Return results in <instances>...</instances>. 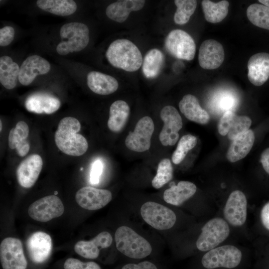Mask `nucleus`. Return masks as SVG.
<instances>
[{
	"instance_id": "obj_1",
	"label": "nucleus",
	"mask_w": 269,
	"mask_h": 269,
	"mask_svg": "<svg viewBox=\"0 0 269 269\" xmlns=\"http://www.w3.org/2000/svg\"><path fill=\"white\" fill-rule=\"evenodd\" d=\"M81 124L76 118L67 117L59 122L54 134L57 147L66 154L78 156L84 154L88 147L86 139L78 134Z\"/></svg>"
},
{
	"instance_id": "obj_42",
	"label": "nucleus",
	"mask_w": 269,
	"mask_h": 269,
	"mask_svg": "<svg viewBox=\"0 0 269 269\" xmlns=\"http://www.w3.org/2000/svg\"><path fill=\"white\" fill-rule=\"evenodd\" d=\"M235 99L230 95H225L222 96L218 102L219 108L223 110L225 112L227 111H231V109L235 105Z\"/></svg>"
},
{
	"instance_id": "obj_11",
	"label": "nucleus",
	"mask_w": 269,
	"mask_h": 269,
	"mask_svg": "<svg viewBox=\"0 0 269 269\" xmlns=\"http://www.w3.org/2000/svg\"><path fill=\"white\" fill-rule=\"evenodd\" d=\"M154 130L152 119L148 116L141 118L137 122L134 130L126 138L125 144L129 149L143 152L149 149L151 138Z\"/></svg>"
},
{
	"instance_id": "obj_29",
	"label": "nucleus",
	"mask_w": 269,
	"mask_h": 269,
	"mask_svg": "<svg viewBox=\"0 0 269 269\" xmlns=\"http://www.w3.org/2000/svg\"><path fill=\"white\" fill-rule=\"evenodd\" d=\"M20 68L7 56L0 58V82L7 89H13L18 79Z\"/></svg>"
},
{
	"instance_id": "obj_43",
	"label": "nucleus",
	"mask_w": 269,
	"mask_h": 269,
	"mask_svg": "<svg viewBox=\"0 0 269 269\" xmlns=\"http://www.w3.org/2000/svg\"><path fill=\"white\" fill-rule=\"evenodd\" d=\"M122 269H158L151 262L144 261L138 264H128L124 266Z\"/></svg>"
},
{
	"instance_id": "obj_25",
	"label": "nucleus",
	"mask_w": 269,
	"mask_h": 269,
	"mask_svg": "<svg viewBox=\"0 0 269 269\" xmlns=\"http://www.w3.org/2000/svg\"><path fill=\"white\" fill-rule=\"evenodd\" d=\"M255 141L254 132L249 130L238 136L231 143L226 154L227 159L235 162L244 158L251 150Z\"/></svg>"
},
{
	"instance_id": "obj_9",
	"label": "nucleus",
	"mask_w": 269,
	"mask_h": 269,
	"mask_svg": "<svg viewBox=\"0 0 269 269\" xmlns=\"http://www.w3.org/2000/svg\"><path fill=\"white\" fill-rule=\"evenodd\" d=\"M0 260L3 269H26L21 241L13 237L4 239L0 245Z\"/></svg>"
},
{
	"instance_id": "obj_27",
	"label": "nucleus",
	"mask_w": 269,
	"mask_h": 269,
	"mask_svg": "<svg viewBox=\"0 0 269 269\" xmlns=\"http://www.w3.org/2000/svg\"><path fill=\"white\" fill-rule=\"evenodd\" d=\"M29 134V128L24 121L17 122L15 128L9 132L8 146L10 148L16 149L18 155L25 156L30 149L29 143L26 140Z\"/></svg>"
},
{
	"instance_id": "obj_5",
	"label": "nucleus",
	"mask_w": 269,
	"mask_h": 269,
	"mask_svg": "<svg viewBox=\"0 0 269 269\" xmlns=\"http://www.w3.org/2000/svg\"><path fill=\"white\" fill-rule=\"evenodd\" d=\"M196 241V247L201 251H209L223 242L230 233L228 223L223 219L215 218L208 221L202 228Z\"/></svg>"
},
{
	"instance_id": "obj_32",
	"label": "nucleus",
	"mask_w": 269,
	"mask_h": 269,
	"mask_svg": "<svg viewBox=\"0 0 269 269\" xmlns=\"http://www.w3.org/2000/svg\"><path fill=\"white\" fill-rule=\"evenodd\" d=\"M201 4L205 19L209 22H220L228 13L229 2L227 0L214 2L209 0H204Z\"/></svg>"
},
{
	"instance_id": "obj_23",
	"label": "nucleus",
	"mask_w": 269,
	"mask_h": 269,
	"mask_svg": "<svg viewBox=\"0 0 269 269\" xmlns=\"http://www.w3.org/2000/svg\"><path fill=\"white\" fill-rule=\"evenodd\" d=\"M145 2L144 0H118L107 6L106 14L111 20L122 23L127 20L132 11L142 9Z\"/></svg>"
},
{
	"instance_id": "obj_20",
	"label": "nucleus",
	"mask_w": 269,
	"mask_h": 269,
	"mask_svg": "<svg viewBox=\"0 0 269 269\" xmlns=\"http://www.w3.org/2000/svg\"><path fill=\"white\" fill-rule=\"evenodd\" d=\"M248 77L253 85H263L269 78V53L261 52L252 55L248 62Z\"/></svg>"
},
{
	"instance_id": "obj_33",
	"label": "nucleus",
	"mask_w": 269,
	"mask_h": 269,
	"mask_svg": "<svg viewBox=\"0 0 269 269\" xmlns=\"http://www.w3.org/2000/svg\"><path fill=\"white\" fill-rule=\"evenodd\" d=\"M247 15L254 25L269 30V7L263 4L254 3L248 7Z\"/></svg>"
},
{
	"instance_id": "obj_38",
	"label": "nucleus",
	"mask_w": 269,
	"mask_h": 269,
	"mask_svg": "<svg viewBox=\"0 0 269 269\" xmlns=\"http://www.w3.org/2000/svg\"><path fill=\"white\" fill-rule=\"evenodd\" d=\"M236 116L232 110L227 111L223 114L217 125L218 131L221 135L228 134Z\"/></svg>"
},
{
	"instance_id": "obj_12",
	"label": "nucleus",
	"mask_w": 269,
	"mask_h": 269,
	"mask_svg": "<svg viewBox=\"0 0 269 269\" xmlns=\"http://www.w3.org/2000/svg\"><path fill=\"white\" fill-rule=\"evenodd\" d=\"M160 116L164 125L159 134V138L164 146L174 145L179 138V131L182 127V121L177 109L172 106H164Z\"/></svg>"
},
{
	"instance_id": "obj_10",
	"label": "nucleus",
	"mask_w": 269,
	"mask_h": 269,
	"mask_svg": "<svg viewBox=\"0 0 269 269\" xmlns=\"http://www.w3.org/2000/svg\"><path fill=\"white\" fill-rule=\"evenodd\" d=\"M64 207L61 199L56 195H51L41 198L29 207L28 213L33 220L46 222L61 216Z\"/></svg>"
},
{
	"instance_id": "obj_4",
	"label": "nucleus",
	"mask_w": 269,
	"mask_h": 269,
	"mask_svg": "<svg viewBox=\"0 0 269 269\" xmlns=\"http://www.w3.org/2000/svg\"><path fill=\"white\" fill-rule=\"evenodd\" d=\"M60 35L63 41L57 45L56 51L61 55L80 51L89 42V28L81 22H71L64 24L60 28Z\"/></svg>"
},
{
	"instance_id": "obj_6",
	"label": "nucleus",
	"mask_w": 269,
	"mask_h": 269,
	"mask_svg": "<svg viewBox=\"0 0 269 269\" xmlns=\"http://www.w3.org/2000/svg\"><path fill=\"white\" fill-rule=\"evenodd\" d=\"M242 257V252L237 248L232 245H224L207 252L203 256L201 263L207 269H233L240 264Z\"/></svg>"
},
{
	"instance_id": "obj_44",
	"label": "nucleus",
	"mask_w": 269,
	"mask_h": 269,
	"mask_svg": "<svg viewBox=\"0 0 269 269\" xmlns=\"http://www.w3.org/2000/svg\"><path fill=\"white\" fill-rule=\"evenodd\" d=\"M261 217L263 225L269 230V202L267 203L262 208Z\"/></svg>"
},
{
	"instance_id": "obj_35",
	"label": "nucleus",
	"mask_w": 269,
	"mask_h": 269,
	"mask_svg": "<svg viewBox=\"0 0 269 269\" xmlns=\"http://www.w3.org/2000/svg\"><path fill=\"white\" fill-rule=\"evenodd\" d=\"M197 142V138L194 135L188 134L182 136L172 154L171 157L172 162L176 164L182 162L188 152L195 146Z\"/></svg>"
},
{
	"instance_id": "obj_34",
	"label": "nucleus",
	"mask_w": 269,
	"mask_h": 269,
	"mask_svg": "<svg viewBox=\"0 0 269 269\" xmlns=\"http://www.w3.org/2000/svg\"><path fill=\"white\" fill-rule=\"evenodd\" d=\"M174 2L177 6V9L174 15L175 23L179 25L187 23L196 9L197 1L175 0Z\"/></svg>"
},
{
	"instance_id": "obj_7",
	"label": "nucleus",
	"mask_w": 269,
	"mask_h": 269,
	"mask_svg": "<svg viewBox=\"0 0 269 269\" xmlns=\"http://www.w3.org/2000/svg\"><path fill=\"white\" fill-rule=\"evenodd\" d=\"M140 214L147 224L159 230L172 228L176 220V215L172 210L152 201L145 202L141 206Z\"/></svg>"
},
{
	"instance_id": "obj_17",
	"label": "nucleus",
	"mask_w": 269,
	"mask_h": 269,
	"mask_svg": "<svg viewBox=\"0 0 269 269\" xmlns=\"http://www.w3.org/2000/svg\"><path fill=\"white\" fill-rule=\"evenodd\" d=\"M43 161L37 154L28 156L19 164L16 170L18 183L24 188L31 187L36 182L41 171Z\"/></svg>"
},
{
	"instance_id": "obj_24",
	"label": "nucleus",
	"mask_w": 269,
	"mask_h": 269,
	"mask_svg": "<svg viewBox=\"0 0 269 269\" xmlns=\"http://www.w3.org/2000/svg\"><path fill=\"white\" fill-rule=\"evenodd\" d=\"M87 83L92 91L102 95L112 94L119 87L118 82L115 78L98 71H91L88 73Z\"/></svg>"
},
{
	"instance_id": "obj_37",
	"label": "nucleus",
	"mask_w": 269,
	"mask_h": 269,
	"mask_svg": "<svg viewBox=\"0 0 269 269\" xmlns=\"http://www.w3.org/2000/svg\"><path fill=\"white\" fill-rule=\"evenodd\" d=\"M251 124L252 120L249 117L237 115L227 134L228 138L230 140H234L250 130Z\"/></svg>"
},
{
	"instance_id": "obj_41",
	"label": "nucleus",
	"mask_w": 269,
	"mask_h": 269,
	"mask_svg": "<svg viewBox=\"0 0 269 269\" xmlns=\"http://www.w3.org/2000/svg\"><path fill=\"white\" fill-rule=\"evenodd\" d=\"M15 31L10 26H5L0 29V46H6L13 40Z\"/></svg>"
},
{
	"instance_id": "obj_39",
	"label": "nucleus",
	"mask_w": 269,
	"mask_h": 269,
	"mask_svg": "<svg viewBox=\"0 0 269 269\" xmlns=\"http://www.w3.org/2000/svg\"><path fill=\"white\" fill-rule=\"evenodd\" d=\"M64 269H101L95 262H82L75 258L67 259L64 264Z\"/></svg>"
},
{
	"instance_id": "obj_46",
	"label": "nucleus",
	"mask_w": 269,
	"mask_h": 269,
	"mask_svg": "<svg viewBox=\"0 0 269 269\" xmlns=\"http://www.w3.org/2000/svg\"><path fill=\"white\" fill-rule=\"evenodd\" d=\"M259 1L262 3L263 5L269 7V0H259Z\"/></svg>"
},
{
	"instance_id": "obj_22",
	"label": "nucleus",
	"mask_w": 269,
	"mask_h": 269,
	"mask_svg": "<svg viewBox=\"0 0 269 269\" xmlns=\"http://www.w3.org/2000/svg\"><path fill=\"white\" fill-rule=\"evenodd\" d=\"M180 112L189 120L201 124H207L210 119L208 113L200 106L198 99L191 94L183 96L179 103Z\"/></svg>"
},
{
	"instance_id": "obj_45",
	"label": "nucleus",
	"mask_w": 269,
	"mask_h": 269,
	"mask_svg": "<svg viewBox=\"0 0 269 269\" xmlns=\"http://www.w3.org/2000/svg\"><path fill=\"white\" fill-rule=\"evenodd\" d=\"M260 160L264 169L269 174V147L262 152Z\"/></svg>"
},
{
	"instance_id": "obj_13",
	"label": "nucleus",
	"mask_w": 269,
	"mask_h": 269,
	"mask_svg": "<svg viewBox=\"0 0 269 269\" xmlns=\"http://www.w3.org/2000/svg\"><path fill=\"white\" fill-rule=\"evenodd\" d=\"M112 193L108 190L85 186L78 190L75 200L82 208L89 210L100 209L112 200Z\"/></svg>"
},
{
	"instance_id": "obj_47",
	"label": "nucleus",
	"mask_w": 269,
	"mask_h": 269,
	"mask_svg": "<svg viewBox=\"0 0 269 269\" xmlns=\"http://www.w3.org/2000/svg\"><path fill=\"white\" fill-rule=\"evenodd\" d=\"M0 131L1 132V130H2V125H1V121H0Z\"/></svg>"
},
{
	"instance_id": "obj_30",
	"label": "nucleus",
	"mask_w": 269,
	"mask_h": 269,
	"mask_svg": "<svg viewBox=\"0 0 269 269\" xmlns=\"http://www.w3.org/2000/svg\"><path fill=\"white\" fill-rule=\"evenodd\" d=\"M37 6L41 9L59 16H67L74 13L77 4L72 0H38Z\"/></svg>"
},
{
	"instance_id": "obj_26",
	"label": "nucleus",
	"mask_w": 269,
	"mask_h": 269,
	"mask_svg": "<svg viewBox=\"0 0 269 269\" xmlns=\"http://www.w3.org/2000/svg\"><path fill=\"white\" fill-rule=\"evenodd\" d=\"M196 185L191 182L181 181L165 190L163 199L167 203L179 206L194 195Z\"/></svg>"
},
{
	"instance_id": "obj_15",
	"label": "nucleus",
	"mask_w": 269,
	"mask_h": 269,
	"mask_svg": "<svg viewBox=\"0 0 269 269\" xmlns=\"http://www.w3.org/2000/svg\"><path fill=\"white\" fill-rule=\"evenodd\" d=\"M26 248L28 256L33 263H42L49 258L51 252V238L44 232H36L28 238Z\"/></svg>"
},
{
	"instance_id": "obj_48",
	"label": "nucleus",
	"mask_w": 269,
	"mask_h": 269,
	"mask_svg": "<svg viewBox=\"0 0 269 269\" xmlns=\"http://www.w3.org/2000/svg\"><path fill=\"white\" fill-rule=\"evenodd\" d=\"M58 192L57 191H55V194H57Z\"/></svg>"
},
{
	"instance_id": "obj_8",
	"label": "nucleus",
	"mask_w": 269,
	"mask_h": 269,
	"mask_svg": "<svg viewBox=\"0 0 269 269\" xmlns=\"http://www.w3.org/2000/svg\"><path fill=\"white\" fill-rule=\"evenodd\" d=\"M166 50L174 57L188 61L192 60L196 52L194 39L186 32L181 29L171 31L165 40Z\"/></svg>"
},
{
	"instance_id": "obj_16",
	"label": "nucleus",
	"mask_w": 269,
	"mask_h": 269,
	"mask_svg": "<svg viewBox=\"0 0 269 269\" xmlns=\"http://www.w3.org/2000/svg\"><path fill=\"white\" fill-rule=\"evenodd\" d=\"M225 58V52L222 45L214 39L204 41L200 45L198 61L203 69L213 70L220 67Z\"/></svg>"
},
{
	"instance_id": "obj_19",
	"label": "nucleus",
	"mask_w": 269,
	"mask_h": 269,
	"mask_svg": "<svg viewBox=\"0 0 269 269\" xmlns=\"http://www.w3.org/2000/svg\"><path fill=\"white\" fill-rule=\"evenodd\" d=\"M113 242L111 235L103 231L89 241H78L74 246V251L79 255L89 259L97 258L100 250L108 248Z\"/></svg>"
},
{
	"instance_id": "obj_36",
	"label": "nucleus",
	"mask_w": 269,
	"mask_h": 269,
	"mask_svg": "<svg viewBox=\"0 0 269 269\" xmlns=\"http://www.w3.org/2000/svg\"><path fill=\"white\" fill-rule=\"evenodd\" d=\"M173 167L168 158L162 159L158 164L157 173L152 180V185L159 189L171 180L173 177Z\"/></svg>"
},
{
	"instance_id": "obj_28",
	"label": "nucleus",
	"mask_w": 269,
	"mask_h": 269,
	"mask_svg": "<svg viewBox=\"0 0 269 269\" xmlns=\"http://www.w3.org/2000/svg\"><path fill=\"white\" fill-rule=\"evenodd\" d=\"M130 113L129 105L124 101L117 100L110 106L108 127L110 131L118 133L125 127Z\"/></svg>"
},
{
	"instance_id": "obj_3",
	"label": "nucleus",
	"mask_w": 269,
	"mask_h": 269,
	"mask_svg": "<svg viewBox=\"0 0 269 269\" xmlns=\"http://www.w3.org/2000/svg\"><path fill=\"white\" fill-rule=\"evenodd\" d=\"M116 248L124 255L132 259H143L152 252L150 243L128 226H121L115 232Z\"/></svg>"
},
{
	"instance_id": "obj_14",
	"label": "nucleus",
	"mask_w": 269,
	"mask_h": 269,
	"mask_svg": "<svg viewBox=\"0 0 269 269\" xmlns=\"http://www.w3.org/2000/svg\"><path fill=\"white\" fill-rule=\"evenodd\" d=\"M247 200L244 193L235 190L229 195L223 213L225 219L234 226H241L247 218Z\"/></svg>"
},
{
	"instance_id": "obj_21",
	"label": "nucleus",
	"mask_w": 269,
	"mask_h": 269,
	"mask_svg": "<svg viewBox=\"0 0 269 269\" xmlns=\"http://www.w3.org/2000/svg\"><path fill=\"white\" fill-rule=\"evenodd\" d=\"M60 105L58 98L44 93L33 94L28 97L25 102L26 110L36 114H52L59 109Z\"/></svg>"
},
{
	"instance_id": "obj_31",
	"label": "nucleus",
	"mask_w": 269,
	"mask_h": 269,
	"mask_svg": "<svg viewBox=\"0 0 269 269\" xmlns=\"http://www.w3.org/2000/svg\"><path fill=\"white\" fill-rule=\"evenodd\" d=\"M164 62L163 53L159 49L149 50L145 54L142 62V71L148 79L156 77L159 74Z\"/></svg>"
},
{
	"instance_id": "obj_2",
	"label": "nucleus",
	"mask_w": 269,
	"mask_h": 269,
	"mask_svg": "<svg viewBox=\"0 0 269 269\" xmlns=\"http://www.w3.org/2000/svg\"><path fill=\"white\" fill-rule=\"evenodd\" d=\"M106 56L113 66L128 72L137 71L143 62L139 49L126 39H118L112 42L107 50Z\"/></svg>"
},
{
	"instance_id": "obj_18",
	"label": "nucleus",
	"mask_w": 269,
	"mask_h": 269,
	"mask_svg": "<svg viewBox=\"0 0 269 269\" xmlns=\"http://www.w3.org/2000/svg\"><path fill=\"white\" fill-rule=\"evenodd\" d=\"M50 68V63L44 58L37 55L30 56L22 62L20 67L19 82L23 85L27 86L37 76L47 73Z\"/></svg>"
},
{
	"instance_id": "obj_40",
	"label": "nucleus",
	"mask_w": 269,
	"mask_h": 269,
	"mask_svg": "<svg viewBox=\"0 0 269 269\" xmlns=\"http://www.w3.org/2000/svg\"><path fill=\"white\" fill-rule=\"evenodd\" d=\"M103 162L101 160L97 159L93 162L90 174L91 184H97L99 182L100 176L103 172Z\"/></svg>"
}]
</instances>
